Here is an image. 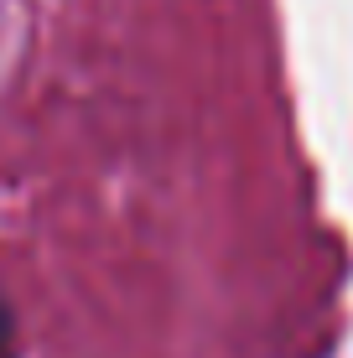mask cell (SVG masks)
<instances>
[{
  "mask_svg": "<svg viewBox=\"0 0 353 358\" xmlns=\"http://www.w3.org/2000/svg\"><path fill=\"white\" fill-rule=\"evenodd\" d=\"M0 358H16V317H10L6 296H0Z\"/></svg>",
  "mask_w": 353,
  "mask_h": 358,
  "instance_id": "obj_1",
  "label": "cell"
}]
</instances>
